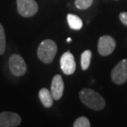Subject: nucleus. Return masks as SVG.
I'll return each instance as SVG.
<instances>
[{"label":"nucleus","mask_w":127,"mask_h":127,"mask_svg":"<svg viewBox=\"0 0 127 127\" xmlns=\"http://www.w3.org/2000/svg\"><path fill=\"white\" fill-rule=\"evenodd\" d=\"M79 98L83 104L93 111H101L106 106L104 98L91 88H83L79 92Z\"/></svg>","instance_id":"1"},{"label":"nucleus","mask_w":127,"mask_h":127,"mask_svg":"<svg viewBox=\"0 0 127 127\" xmlns=\"http://www.w3.org/2000/svg\"><path fill=\"white\" fill-rule=\"evenodd\" d=\"M58 48L54 40L50 39L44 40L40 42L37 49V56L40 61L49 64L52 63L56 55Z\"/></svg>","instance_id":"2"},{"label":"nucleus","mask_w":127,"mask_h":127,"mask_svg":"<svg viewBox=\"0 0 127 127\" xmlns=\"http://www.w3.org/2000/svg\"><path fill=\"white\" fill-rule=\"evenodd\" d=\"M8 66L12 74H13L16 77L23 76L27 70L26 61L18 54H13L9 57Z\"/></svg>","instance_id":"3"},{"label":"nucleus","mask_w":127,"mask_h":127,"mask_svg":"<svg viewBox=\"0 0 127 127\" xmlns=\"http://www.w3.org/2000/svg\"><path fill=\"white\" fill-rule=\"evenodd\" d=\"M17 12L23 17H32L39 10L38 3L35 0H17Z\"/></svg>","instance_id":"4"},{"label":"nucleus","mask_w":127,"mask_h":127,"mask_svg":"<svg viewBox=\"0 0 127 127\" xmlns=\"http://www.w3.org/2000/svg\"><path fill=\"white\" fill-rule=\"evenodd\" d=\"M111 80L117 85L124 84L127 80V59L121 60L111 70Z\"/></svg>","instance_id":"5"},{"label":"nucleus","mask_w":127,"mask_h":127,"mask_svg":"<svg viewBox=\"0 0 127 127\" xmlns=\"http://www.w3.org/2000/svg\"><path fill=\"white\" fill-rule=\"evenodd\" d=\"M116 45L115 39L111 35H102L99 38L97 44L98 53L101 56H107L114 51Z\"/></svg>","instance_id":"6"},{"label":"nucleus","mask_w":127,"mask_h":127,"mask_svg":"<svg viewBox=\"0 0 127 127\" xmlns=\"http://www.w3.org/2000/svg\"><path fill=\"white\" fill-rule=\"evenodd\" d=\"M22 117L12 111L0 112V127H17L21 125Z\"/></svg>","instance_id":"7"},{"label":"nucleus","mask_w":127,"mask_h":127,"mask_svg":"<svg viewBox=\"0 0 127 127\" xmlns=\"http://www.w3.org/2000/svg\"><path fill=\"white\" fill-rule=\"evenodd\" d=\"M60 68L63 73L66 75H71L75 72L76 63L74 56L69 51H66L62 55L60 60Z\"/></svg>","instance_id":"8"},{"label":"nucleus","mask_w":127,"mask_h":127,"mask_svg":"<svg viewBox=\"0 0 127 127\" xmlns=\"http://www.w3.org/2000/svg\"><path fill=\"white\" fill-rule=\"evenodd\" d=\"M64 89V83L61 75H55L52 78L51 88H50V93H51L54 100L58 101L62 97Z\"/></svg>","instance_id":"9"},{"label":"nucleus","mask_w":127,"mask_h":127,"mask_svg":"<svg viewBox=\"0 0 127 127\" xmlns=\"http://www.w3.org/2000/svg\"><path fill=\"white\" fill-rule=\"evenodd\" d=\"M39 98L43 106L46 108H50L53 106L54 98H53L51 93L47 88H43L39 91Z\"/></svg>","instance_id":"10"},{"label":"nucleus","mask_w":127,"mask_h":127,"mask_svg":"<svg viewBox=\"0 0 127 127\" xmlns=\"http://www.w3.org/2000/svg\"><path fill=\"white\" fill-rule=\"evenodd\" d=\"M67 22L68 27L74 31H79L83 27V21L79 17L75 14L68 13L67 15Z\"/></svg>","instance_id":"11"},{"label":"nucleus","mask_w":127,"mask_h":127,"mask_svg":"<svg viewBox=\"0 0 127 127\" xmlns=\"http://www.w3.org/2000/svg\"><path fill=\"white\" fill-rule=\"evenodd\" d=\"M93 53L90 50H84L81 55V68L83 71L87 70L90 66Z\"/></svg>","instance_id":"12"},{"label":"nucleus","mask_w":127,"mask_h":127,"mask_svg":"<svg viewBox=\"0 0 127 127\" xmlns=\"http://www.w3.org/2000/svg\"><path fill=\"white\" fill-rule=\"evenodd\" d=\"M6 34L2 25L0 23V55H3L6 51Z\"/></svg>","instance_id":"13"},{"label":"nucleus","mask_w":127,"mask_h":127,"mask_svg":"<svg viewBox=\"0 0 127 127\" xmlns=\"http://www.w3.org/2000/svg\"><path fill=\"white\" fill-rule=\"evenodd\" d=\"M94 0H75L74 5L78 9L86 10L92 6Z\"/></svg>","instance_id":"14"},{"label":"nucleus","mask_w":127,"mask_h":127,"mask_svg":"<svg viewBox=\"0 0 127 127\" xmlns=\"http://www.w3.org/2000/svg\"><path fill=\"white\" fill-rule=\"evenodd\" d=\"M73 127H90L89 120L85 116H80L73 122Z\"/></svg>","instance_id":"15"},{"label":"nucleus","mask_w":127,"mask_h":127,"mask_svg":"<svg viewBox=\"0 0 127 127\" xmlns=\"http://www.w3.org/2000/svg\"><path fill=\"white\" fill-rule=\"evenodd\" d=\"M119 18H120V21L122 22V24L127 27V12H121L119 14Z\"/></svg>","instance_id":"16"},{"label":"nucleus","mask_w":127,"mask_h":127,"mask_svg":"<svg viewBox=\"0 0 127 127\" xmlns=\"http://www.w3.org/2000/svg\"><path fill=\"white\" fill-rule=\"evenodd\" d=\"M67 42H71V38L70 37H68L67 39Z\"/></svg>","instance_id":"17"},{"label":"nucleus","mask_w":127,"mask_h":127,"mask_svg":"<svg viewBox=\"0 0 127 127\" xmlns=\"http://www.w3.org/2000/svg\"><path fill=\"white\" fill-rule=\"evenodd\" d=\"M116 1H117V0H116Z\"/></svg>","instance_id":"18"}]
</instances>
